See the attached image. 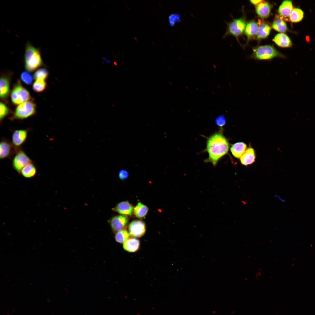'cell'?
<instances>
[{
  "label": "cell",
  "instance_id": "obj_2",
  "mask_svg": "<svg viewBox=\"0 0 315 315\" xmlns=\"http://www.w3.org/2000/svg\"><path fill=\"white\" fill-rule=\"evenodd\" d=\"M24 61L25 69L29 72L33 71L44 65L41 49L36 48L28 41L25 46Z\"/></svg>",
  "mask_w": 315,
  "mask_h": 315
},
{
  "label": "cell",
  "instance_id": "obj_24",
  "mask_svg": "<svg viewBox=\"0 0 315 315\" xmlns=\"http://www.w3.org/2000/svg\"><path fill=\"white\" fill-rule=\"evenodd\" d=\"M271 28L268 24L262 23L258 27L257 34V38L258 39L264 38L267 37L269 34Z\"/></svg>",
  "mask_w": 315,
  "mask_h": 315
},
{
  "label": "cell",
  "instance_id": "obj_11",
  "mask_svg": "<svg viewBox=\"0 0 315 315\" xmlns=\"http://www.w3.org/2000/svg\"><path fill=\"white\" fill-rule=\"evenodd\" d=\"M28 130L25 129H19L15 130L12 136V143L17 148H21V146L25 142L27 138Z\"/></svg>",
  "mask_w": 315,
  "mask_h": 315
},
{
  "label": "cell",
  "instance_id": "obj_29",
  "mask_svg": "<svg viewBox=\"0 0 315 315\" xmlns=\"http://www.w3.org/2000/svg\"><path fill=\"white\" fill-rule=\"evenodd\" d=\"M0 122L1 124L4 119L11 112V111L9 107L1 102H0Z\"/></svg>",
  "mask_w": 315,
  "mask_h": 315
},
{
  "label": "cell",
  "instance_id": "obj_1",
  "mask_svg": "<svg viewBox=\"0 0 315 315\" xmlns=\"http://www.w3.org/2000/svg\"><path fill=\"white\" fill-rule=\"evenodd\" d=\"M222 128L210 136L207 140L206 150L209 157L205 162H211L214 166L228 153L229 149V143L224 136Z\"/></svg>",
  "mask_w": 315,
  "mask_h": 315
},
{
  "label": "cell",
  "instance_id": "obj_14",
  "mask_svg": "<svg viewBox=\"0 0 315 315\" xmlns=\"http://www.w3.org/2000/svg\"><path fill=\"white\" fill-rule=\"evenodd\" d=\"M256 159V155L254 149L249 147L245 150L240 158L241 163L245 166L251 164L254 162Z\"/></svg>",
  "mask_w": 315,
  "mask_h": 315
},
{
  "label": "cell",
  "instance_id": "obj_38",
  "mask_svg": "<svg viewBox=\"0 0 315 315\" xmlns=\"http://www.w3.org/2000/svg\"><path fill=\"white\" fill-rule=\"evenodd\" d=\"M102 62L104 64H105L104 62L103 61H102Z\"/></svg>",
  "mask_w": 315,
  "mask_h": 315
},
{
  "label": "cell",
  "instance_id": "obj_8",
  "mask_svg": "<svg viewBox=\"0 0 315 315\" xmlns=\"http://www.w3.org/2000/svg\"><path fill=\"white\" fill-rule=\"evenodd\" d=\"M21 148H16L9 139L5 138H2L0 143V159L13 158L16 152Z\"/></svg>",
  "mask_w": 315,
  "mask_h": 315
},
{
  "label": "cell",
  "instance_id": "obj_17",
  "mask_svg": "<svg viewBox=\"0 0 315 315\" xmlns=\"http://www.w3.org/2000/svg\"><path fill=\"white\" fill-rule=\"evenodd\" d=\"M140 241L135 238H128L123 243V248L127 251L134 252L137 251L140 247Z\"/></svg>",
  "mask_w": 315,
  "mask_h": 315
},
{
  "label": "cell",
  "instance_id": "obj_3",
  "mask_svg": "<svg viewBox=\"0 0 315 315\" xmlns=\"http://www.w3.org/2000/svg\"><path fill=\"white\" fill-rule=\"evenodd\" d=\"M36 104L32 100L23 102L17 107L9 119L12 121L26 119L36 114Z\"/></svg>",
  "mask_w": 315,
  "mask_h": 315
},
{
  "label": "cell",
  "instance_id": "obj_21",
  "mask_svg": "<svg viewBox=\"0 0 315 315\" xmlns=\"http://www.w3.org/2000/svg\"><path fill=\"white\" fill-rule=\"evenodd\" d=\"M258 29V25L254 21H250L246 25L245 32L248 39L257 34Z\"/></svg>",
  "mask_w": 315,
  "mask_h": 315
},
{
  "label": "cell",
  "instance_id": "obj_34",
  "mask_svg": "<svg viewBox=\"0 0 315 315\" xmlns=\"http://www.w3.org/2000/svg\"><path fill=\"white\" fill-rule=\"evenodd\" d=\"M264 1L260 0H250V2L251 3H252V4H253L256 5L260 4V3L263 2Z\"/></svg>",
  "mask_w": 315,
  "mask_h": 315
},
{
  "label": "cell",
  "instance_id": "obj_9",
  "mask_svg": "<svg viewBox=\"0 0 315 315\" xmlns=\"http://www.w3.org/2000/svg\"><path fill=\"white\" fill-rule=\"evenodd\" d=\"M11 77V74L8 73H3L1 76L0 97L4 102H7L9 95Z\"/></svg>",
  "mask_w": 315,
  "mask_h": 315
},
{
  "label": "cell",
  "instance_id": "obj_19",
  "mask_svg": "<svg viewBox=\"0 0 315 315\" xmlns=\"http://www.w3.org/2000/svg\"><path fill=\"white\" fill-rule=\"evenodd\" d=\"M37 173V168L33 161L29 163L21 170L20 174L23 177L31 178L35 176Z\"/></svg>",
  "mask_w": 315,
  "mask_h": 315
},
{
  "label": "cell",
  "instance_id": "obj_37",
  "mask_svg": "<svg viewBox=\"0 0 315 315\" xmlns=\"http://www.w3.org/2000/svg\"><path fill=\"white\" fill-rule=\"evenodd\" d=\"M114 64L116 66L117 65V63L116 62H114Z\"/></svg>",
  "mask_w": 315,
  "mask_h": 315
},
{
  "label": "cell",
  "instance_id": "obj_33",
  "mask_svg": "<svg viewBox=\"0 0 315 315\" xmlns=\"http://www.w3.org/2000/svg\"><path fill=\"white\" fill-rule=\"evenodd\" d=\"M129 176V173L126 170L122 169L120 170L118 172V176L119 178L124 180L126 179Z\"/></svg>",
  "mask_w": 315,
  "mask_h": 315
},
{
  "label": "cell",
  "instance_id": "obj_35",
  "mask_svg": "<svg viewBox=\"0 0 315 315\" xmlns=\"http://www.w3.org/2000/svg\"><path fill=\"white\" fill-rule=\"evenodd\" d=\"M105 61L106 62V63H107V64H110L111 63V60H106Z\"/></svg>",
  "mask_w": 315,
  "mask_h": 315
},
{
  "label": "cell",
  "instance_id": "obj_22",
  "mask_svg": "<svg viewBox=\"0 0 315 315\" xmlns=\"http://www.w3.org/2000/svg\"><path fill=\"white\" fill-rule=\"evenodd\" d=\"M148 208L145 205L141 202H139L134 208L133 212L137 218H143L146 216Z\"/></svg>",
  "mask_w": 315,
  "mask_h": 315
},
{
  "label": "cell",
  "instance_id": "obj_18",
  "mask_svg": "<svg viewBox=\"0 0 315 315\" xmlns=\"http://www.w3.org/2000/svg\"><path fill=\"white\" fill-rule=\"evenodd\" d=\"M293 9L292 3L291 1H284L279 8L278 13L282 18H287L290 16Z\"/></svg>",
  "mask_w": 315,
  "mask_h": 315
},
{
  "label": "cell",
  "instance_id": "obj_15",
  "mask_svg": "<svg viewBox=\"0 0 315 315\" xmlns=\"http://www.w3.org/2000/svg\"><path fill=\"white\" fill-rule=\"evenodd\" d=\"M256 11L258 16L262 18H267L271 9V5L265 1L256 5Z\"/></svg>",
  "mask_w": 315,
  "mask_h": 315
},
{
  "label": "cell",
  "instance_id": "obj_26",
  "mask_svg": "<svg viewBox=\"0 0 315 315\" xmlns=\"http://www.w3.org/2000/svg\"><path fill=\"white\" fill-rule=\"evenodd\" d=\"M47 87V84L45 80L37 79L34 83L32 88L34 91L37 92L44 91Z\"/></svg>",
  "mask_w": 315,
  "mask_h": 315
},
{
  "label": "cell",
  "instance_id": "obj_6",
  "mask_svg": "<svg viewBox=\"0 0 315 315\" xmlns=\"http://www.w3.org/2000/svg\"><path fill=\"white\" fill-rule=\"evenodd\" d=\"M246 26V22L244 19H234L227 24L226 32L223 37L229 35L237 37L243 33Z\"/></svg>",
  "mask_w": 315,
  "mask_h": 315
},
{
  "label": "cell",
  "instance_id": "obj_20",
  "mask_svg": "<svg viewBox=\"0 0 315 315\" xmlns=\"http://www.w3.org/2000/svg\"><path fill=\"white\" fill-rule=\"evenodd\" d=\"M247 148L246 144L243 142H239L232 145L230 151L232 155L235 158H240Z\"/></svg>",
  "mask_w": 315,
  "mask_h": 315
},
{
  "label": "cell",
  "instance_id": "obj_27",
  "mask_svg": "<svg viewBox=\"0 0 315 315\" xmlns=\"http://www.w3.org/2000/svg\"><path fill=\"white\" fill-rule=\"evenodd\" d=\"M130 235L129 233L126 230H120L116 233L115 236L116 240L119 243H124L129 238Z\"/></svg>",
  "mask_w": 315,
  "mask_h": 315
},
{
  "label": "cell",
  "instance_id": "obj_12",
  "mask_svg": "<svg viewBox=\"0 0 315 315\" xmlns=\"http://www.w3.org/2000/svg\"><path fill=\"white\" fill-rule=\"evenodd\" d=\"M129 220L128 216L125 215L116 216L111 218L109 222L113 230L118 232L126 227Z\"/></svg>",
  "mask_w": 315,
  "mask_h": 315
},
{
  "label": "cell",
  "instance_id": "obj_13",
  "mask_svg": "<svg viewBox=\"0 0 315 315\" xmlns=\"http://www.w3.org/2000/svg\"><path fill=\"white\" fill-rule=\"evenodd\" d=\"M134 208L128 201H125L118 204L112 209L120 214L130 216L132 214Z\"/></svg>",
  "mask_w": 315,
  "mask_h": 315
},
{
  "label": "cell",
  "instance_id": "obj_31",
  "mask_svg": "<svg viewBox=\"0 0 315 315\" xmlns=\"http://www.w3.org/2000/svg\"><path fill=\"white\" fill-rule=\"evenodd\" d=\"M169 25L171 26H174L176 22H179L181 21L180 16L177 14H172L170 15L168 18Z\"/></svg>",
  "mask_w": 315,
  "mask_h": 315
},
{
  "label": "cell",
  "instance_id": "obj_7",
  "mask_svg": "<svg viewBox=\"0 0 315 315\" xmlns=\"http://www.w3.org/2000/svg\"><path fill=\"white\" fill-rule=\"evenodd\" d=\"M32 161L21 148L16 152L12 159V166L15 170L20 174L22 169Z\"/></svg>",
  "mask_w": 315,
  "mask_h": 315
},
{
  "label": "cell",
  "instance_id": "obj_4",
  "mask_svg": "<svg viewBox=\"0 0 315 315\" xmlns=\"http://www.w3.org/2000/svg\"><path fill=\"white\" fill-rule=\"evenodd\" d=\"M10 98L12 103L15 105L30 101L32 99L29 92L22 86L19 80L14 85L11 93Z\"/></svg>",
  "mask_w": 315,
  "mask_h": 315
},
{
  "label": "cell",
  "instance_id": "obj_36",
  "mask_svg": "<svg viewBox=\"0 0 315 315\" xmlns=\"http://www.w3.org/2000/svg\"><path fill=\"white\" fill-rule=\"evenodd\" d=\"M101 58L104 61H105L106 60V57H102Z\"/></svg>",
  "mask_w": 315,
  "mask_h": 315
},
{
  "label": "cell",
  "instance_id": "obj_28",
  "mask_svg": "<svg viewBox=\"0 0 315 315\" xmlns=\"http://www.w3.org/2000/svg\"><path fill=\"white\" fill-rule=\"evenodd\" d=\"M49 75L48 71L45 68H41L37 70L34 75V79L36 80L41 79L45 80Z\"/></svg>",
  "mask_w": 315,
  "mask_h": 315
},
{
  "label": "cell",
  "instance_id": "obj_25",
  "mask_svg": "<svg viewBox=\"0 0 315 315\" xmlns=\"http://www.w3.org/2000/svg\"><path fill=\"white\" fill-rule=\"evenodd\" d=\"M304 15V12L301 9L295 8L292 10L289 16V18L293 22H298L302 20Z\"/></svg>",
  "mask_w": 315,
  "mask_h": 315
},
{
  "label": "cell",
  "instance_id": "obj_32",
  "mask_svg": "<svg viewBox=\"0 0 315 315\" xmlns=\"http://www.w3.org/2000/svg\"><path fill=\"white\" fill-rule=\"evenodd\" d=\"M215 123L218 126L222 127L225 125L226 120L223 116L221 115L217 117L215 119Z\"/></svg>",
  "mask_w": 315,
  "mask_h": 315
},
{
  "label": "cell",
  "instance_id": "obj_23",
  "mask_svg": "<svg viewBox=\"0 0 315 315\" xmlns=\"http://www.w3.org/2000/svg\"><path fill=\"white\" fill-rule=\"evenodd\" d=\"M272 27L275 30L281 33L286 32L287 29L285 22L278 16L274 19Z\"/></svg>",
  "mask_w": 315,
  "mask_h": 315
},
{
  "label": "cell",
  "instance_id": "obj_10",
  "mask_svg": "<svg viewBox=\"0 0 315 315\" xmlns=\"http://www.w3.org/2000/svg\"><path fill=\"white\" fill-rule=\"evenodd\" d=\"M129 233L132 236L140 237L143 236L146 231L145 223L140 220H134L129 225Z\"/></svg>",
  "mask_w": 315,
  "mask_h": 315
},
{
  "label": "cell",
  "instance_id": "obj_30",
  "mask_svg": "<svg viewBox=\"0 0 315 315\" xmlns=\"http://www.w3.org/2000/svg\"><path fill=\"white\" fill-rule=\"evenodd\" d=\"M20 78L22 81L26 84L30 85L32 83V76L30 73L26 71H24L21 73Z\"/></svg>",
  "mask_w": 315,
  "mask_h": 315
},
{
  "label": "cell",
  "instance_id": "obj_5",
  "mask_svg": "<svg viewBox=\"0 0 315 315\" xmlns=\"http://www.w3.org/2000/svg\"><path fill=\"white\" fill-rule=\"evenodd\" d=\"M253 57L258 60H269L284 56L270 45L261 46L254 50Z\"/></svg>",
  "mask_w": 315,
  "mask_h": 315
},
{
  "label": "cell",
  "instance_id": "obj_16",
  "mask_svg": "<svg viewBox=\"0 0 315 315\" xmlns=\"http://www.w3.org/2000/svg\"><path fill=\"white\" fill-rule=\"evenodd\" d=\"M273 40L278 46L280 47L288 48L290 47L292 45V42L290 38L283 33L276 34Z\"/></svg>",
  "mask_w": 315,
  "mask_h": 315
}]
</instances>
